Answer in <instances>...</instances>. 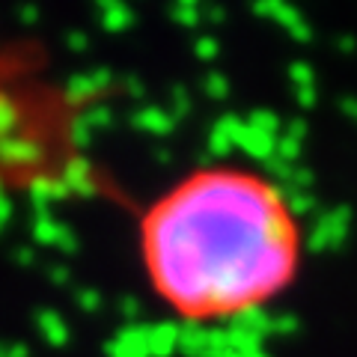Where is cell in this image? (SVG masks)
<instances>
[{"instance_id": "6da1fadb", "label": "cell", "mask_w": 357, "mask_h": 357, "mask_svg": "<svg viewBox=\"0 0 357 357\" xmlns=\"http://www.w3.org/2000/svg\"><path fill=\"white\" fill-rule=\"evenodd\" d=\"M152 295L191 325L262 310L295 286L304 229L286 191L236 161L199 164L170 182L137 220Z\"/></svg>"}]
</instances>
